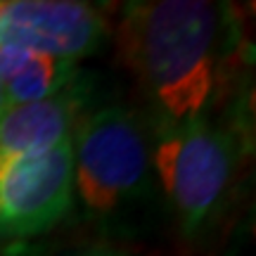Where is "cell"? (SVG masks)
Returning a JSON list of instances; mask_svg holds the SVG:
<instances>
[{
    "label": "cell",
    "mask_w": 256,
    "mask_h": 256,
    "mask_svg": "<svg viewBox=\"0 0 256 256\" xmlns=\"http://www.w3.org/2000/svg\"><path fill=\"white\" fill-rule=\"evenodd\" d=\"M88 90L90 86L81 76L55 98L8 107L0 114V164L50 150L72 136L76 121L88 110Z\"/></svg>",
    "instance_id": "cell-6"
},
{
    "label": "cell",
    "mask_w": 256,
    "mask_h": 256,
    "mask_svg": "<svg viewBox=\"0 0 256 256\" xmlns=\"http://www.w3.org/2000/svg\"><path fill=\"white\" fill-rule=\"evenodd\" d=\"M83 256H126V254H121V252H114V249H107V247H98V249H90V252H86Z\"/></svg>",
    "instance_id": "cell-8"
},
{
    "label": "cell",
    "mask_w": 256,
    "mask_h": 256,
    "mask_svg": "<svg viewBox=\"0 0 256 256\" xmlns=\"http://www.w3.org/2000/svg\"><path fill=\"white\" fill-rule=\"evenodd\" d=\"M152 142L154 178L185 240H194L218 214L238 164L235 133L206 116L159 126Z\"/></svg>",
    "instance_id": "cell-3"
},
{
    "label": "cell",
    "mask_w": 256,
    "mask_h": 256,
    "mask_svg": "<svg viewBox=\"0 0 256 256\" xmlns=\"http://www.w3.org/2000/svg\"><path fill=\"white\" fill-rule=\"evenodd\" d=\"M74 200L90 220H114L152 194V126L136 110H86L72 133Z\"/></svg>",
    "instance_id": "cell-2"
},
{
    "label": "cell",
    "mask_w": 256,
    "mask_h": 256,
    "mask_svg": "<svg viewBox=\"0 0 256 256\" xmlns=\"http://www.w3.org/2000/svg\"><path fill=\"white\" fill-rule=\"evenodd\" d=\"M78 78H81V72L76 69L74 62L34 52L26 66L14 78L2 83V88H5L8 107H19V104L55 98Z\"/></svg>",
    "instance_id": "cell-7"
},
{
    "label": "cell",
    "mask_w": 256,
    "mask_h": 256,
    "mask_svg": "<svg viewBox=\"0 0 256 256\" xmlns=\"http://www.w3.org/2000/svg\"><path fill=\"white\" fill-rule=\"evenodd\" d=\"M8 110V100H5V88H2V83H0V114Z\"/></svg>",
    "instance_id": "cell-9"
},
{
    "label": "cell",
    "mask_w": 256,
    "mask_h": 256,
    "mask_svg": "<svg viewBox=\"0 0 256 256\" xmlns=\"http://www.w3.org/2000/svg\"><path fill=\"white\" fill-rule=\"evenodd\" d=\"M226 31V8L206 0L126 5L116 40L152 107V128L209 114Z\"/></svg>",
    "instance_id": "cell-1"
},
{
    "label": "cell",
    "mask_w": 256,
    "mask_h": 256,
    "mask_svg": "<svg viewBox=\"0 0 256 256\" xmlns=\"http://www.w3.org/2000/svg\"><path fill=\"white\" fill-rule=\"evenodd\" d=\"M110 24L95 5L72 0L0 2V46L78 62L98 52Z\"/></svg>",
    "instance_id": "cell-5"
},
{
    "label": "cell",
    "mask_w": 256,
    "mask_h": 256,
    "mask_svg": "<svg viewBox=\"0 0 256 256\" xmlns=\"http://www.w3.org/2000/svg\"><path fill=\"white\" fill-rule=\"evenodd\" d=\"M74 206L72 136L55 147L0 164V240L50 230Z\"/></svg>",
    "instance_id": "cell-4"
}]
</instances>
